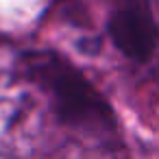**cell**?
I'll use <instances>...</instances> for the list:
<instances>
[{"label": "cell", "instance_id": "obj_1", "mask_svg": "<svg viewBox=\"0 0 159 159\" xmlns=\"http://www.w3.org/2000/svg\"><path fill=\"white\" fill-rule=\"evenodd\" d=\"M111 37L131 57H148L155 48L157 26L146 0H120L111 22Z\"/></svg>", "mask_w": 159, "mask_h": 159}]
</instances>
